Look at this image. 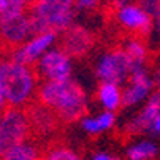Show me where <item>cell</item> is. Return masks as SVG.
Returning a JSON list of instances; mask_svg holds the SVG:
<instances>
[{
    "label": "cell",
    "instance_id": "cell-1",
    "mask_svg": "<svg viewBox=\"0 0 160 160\" xmlns=\"http://www.w3.org/2000/svg\"><path fill=\"white\" fill-rule=\"evenodd\" d=\"M35 100L52 109L63 125L73 124L87 114L86 94L81 86L72 79L41 82Z\"/></svg>",
    "mask_w": 160,
    "mask_h": 160
},
{
    "label": "cell",
    "instance_id": "cell-2",
    "mask_svg": "<svg viewBox=\"0 0 160 160\" xmlns=\"http://www.w3.org/2000/svg\"><path fill=\"white\" fill-rule=\"evenodd\" d=\"M40 86V78L33 65H22L7 57L0 62V89L10 108L24 109L30 105Z\"/></svg>",
    "mask_w": 160,
    "mask_h": 160
},
{
    "label": "cell",
    "instance_id": "cell-3",
    "mask_svg": "<svg viewBox=\"0 0 160 160\" xmlns=\"http://www.w3.org/2000/svg\"><path fill=\"white\" fill-rule=\"evenodd\" d=\"M29 140L32 135L26 111L8 106L0 114V158Z\"/></svg>",
    "mask_w": 160,
    "mask_h": 160
},
{
    "label": "cell",
    "instance_id": "cell-4",
    "mask_svg": "<svg viewBox=\"0 0 160 160\" xmlns=\"http://www.w3.org/2000/svg\"><path fill=\"white\" fill-rule=\"evenodd\" d=\"M27 114V121L30 125V135L35 143H44L48 146L52 143H57L59 133L63 128V124L60 122L59 116L49 109L48 106L41 105L40 102L33 100L30 105L24 108Z\"/></svg>",
    "mask_w": 160,
    "mask_h": 160
},
{
    "label": "cell",
    "instance_id": "cell-5",
    "mask_svg": "<svg viewBox=\"0 0 160 160\" xmlns=\"http://www.w3.org/2000/svg\"><path fill=\"white\" fill-rule=\"evenodd\" d=\"M130 75V62L121 44L111 46L97 65V76L102 82L122 84Z\"/></svg>",
    "mask_w": 160,
    "mask_h": 160
},
{
    "label": "cell",
    "instance_id": "cell-6",
    "mask_svg": "<svg viewBox=\"0 0 160 160\" xmlns=\"http://www.w3.org/2000/svg\"><path fill=\"white\" fill-rule=\"evenodd\" d=\"M33 68L40 78V84L44 81H68L72 75L70 57L59 49L46 51Z\"/></svg>",
    "mask_w": 160,
    "mask_h": 160
},
{
    "label": "cell",
    "instance_id": "cell-7",
    "mask_svg": "<svg viewBox=\"0 0 160 160\" xmlns=\"http://www.w3.org/2000/svg\"><path fill=\"white\" fill-rule=\"evenodd\" d=\"M95 35L82 26H70L67 27L59 38V51H62L67 57H84L95 44Z\"/></svg>",
    "mask_w": 160,
    "mask_h": 160
},
{
    "label": "cell",
    "instance_id": "cell-8",
    "mask_svg": "<svg viewBox=\"0 0 160 160\" xmlns=\"http://www.w3.org/2000/svg\"><path fill=\"white\" fill-rule=\"evenodd\" d=\"M0 37L3 41L5 56L10 51L19 48L21 44H24L32 37L27 11L0 19Z\"/></svg>",
    "mask_w": 160,
    "mask_h": 160
},
{
    "label": "cell",
    "instance_id": "cell-9",
    "mask_svg": "<svg viewBox=\"0 0 160 160\" xmlns=\"http://www.w3.org/2000/svg\"><path fill=\"white\" fill-rule=\"evenodd\" d=\"M56 37H57V33H54V32H48V33H43V35H38V37H32L24 44H21L19 48L10 51L5 57L13 60V62L32 67L44 56L46 49L54 43Z\"/></svg>",
    "mask_w": 160,
    "mask_h": 160
},
{
    "label": "cell",
    "instance_id": "cell-10",
    "mask_svg": "<svg viewBox=\"0 0 160 160\" xmlns=\"http://www.w3.org/2000/svg\"><path fill=\"white\" fill-rule=\"evenodd\" d=\"M158 114H160V92L157 90L155 94H152L148 105L143 108V111L122 128L124 138H132L135 135H140V133L146 132L154 124V121L157 119Z\"/></svg>",
    "mask_w": 160,
    "mask_h": 160
},
{
    "label": "cell",
    "instance_id": "cell-11",
    "mask_svg": "<svg viewBox=\"0 0 160 160\" xmlns=\"http://www.w3.org/2000/svg\"><path fill=\"white\" fill-rule=\"evenodd\" d=\"M127 79H128V86L125 87L122 94V106H132L138 103L148 95V92L152 87V82L144 68L132 72Z\"/></svg>",
    "mask_w": 160,
    "mask_h": 160
},
{
    "label": "cell",
    "instance_id": "cell-12",
    "mask_svg": "<svg viewBox=\"0 0 160 160\" xmlns=\"http://www.w3.org/2000/svg\"><path fill=\"white\" fill-rule=\"evenodd\" d=\"M122 48H124V51L128 57V62H130V73L135 70L144 68V63L149 59L146 43L138 41V40H127L125 46H122Z\"/></svg>",
    "mask_w": 160,
    "mask_h": 160
},
{
    "label": "cell",
    "instance_id": "cell-13",
    "mask_svg": "<svg viewBox=\"0 0 160 160\" xmlns=\"http://www.w3.org/2000/svg\"><path fill=\"white\" fill-rule=\"evenodd\" d=\"M41 158H43V148L33 140H29L27 143L11 149L0 160H41Z\"/></svg>",
    "mask_w": 160,
    "mask_h": 160
},
{
    "label": "cell",
    "instance_id": "cell-14",
    "mask_svg": "<svg viewBox=\"0 0 160 160\" xmlns=\"http://www.w3.org/2000/svg\"><path fill=\"white\" fill-rule=\"evenodd\" d=\"M98 100L103 103L108 111H116L122 106V95L119 92V87L116 84H109V82H100L97 89V95Z\"/></svg>",
    "mask_w": 160,
    "mask_h": 160
},
{
    "label": "cell",
    "instance_id": "cell-15",
    "mask_svg": "<svg viewBox=\"0 0 160 160\" xmlns=\"http://www.w3.org/2000/svg\"><path fill=\"white\" fill-rule=\"evenodd\" d=\"M41 160H82L73 149L67 148L63 144L52 143L43 149V158Z\"/></svg>",
    "mask_w": 160,
    "mask_h": 160
},
{
    "label": "cell",
    "instance_id": "cell-16",
    "mask_svg": "<svg viewBox=\"0 0 160 160\" xmlns=\"http://www.w3.org/2000/svg\"><path fill=\"white\" fill-rule=\"evenodd\" d=\"M30 0H0V19L26 13Z\"/></svg>",
    "mask_w": 160,
    "mask_h": 160
},
{
    "label": "cell",
    "instance_id": "cell-17",
    "mask_svg": "<svg viewBox=\"0 0 160 160\" xmlns=\"http://www.w3.org/2000/svg\"><path fill=\"white\" fill-rule=\"evenodd\" d=\"M157 152H158V149L154 143L143 141V143L128 149V158L130 160H149V158H154L157 155Z\"/></svg>",
    "mask_w": 160,
    "mask_h": 160
},
{
    "label": "cell",
    "instance_id": "cell-18",
    "mask_svg": "<svg viewBox=\"0 0 160 160\" xmlns=\"http://www.w3.org/2000/svg\"><path fill=\"white\" fill-rule=\"evenodd\" d=\"M135 5L140 7L149 16H157L160 11V0H135Z\"/></svg>",
    "mask_w": 160,
    "mask_h": 160
},
{
    "label": "cell",
    "instance_id": "cell-19",
    "mask_svg": "<svg viewBox=\"0 0 160 160\" xmlns=\"http://www.w3.org/2000/svg\"><path fill=\"white\" fill-rule=\"evenodd\" d=\"M75 5L79 10L95 11V10H100L102 8V0H76Z\"/></svg>",
    "mask_w": 160,
    "mask_h": 160
},
{
    "label": "cell",
    "instance_id": "cell-20",
    "mask_svg": "<svg viewBox=\"0 0 160 160\" xmlns=\"http://www.w3.org/2000/svg\"><path fill=\"white\" fill-rule=\"evenodd\" d=\"M151 65H154V84L160 92V51L155 56H151Z\"/></svg>",
    "mask_w": 160,
    "mask_h": 160
},
{
    "label": "cell",
    "instance_id": "cell-21",
    "mask_svg": "<svg viewBox=\"0 0 160 160\" xmlns=\"http://www.w3.org/2000/svg\"><path fill=\"white\" fill-rule=\"evenodd\" d=\"M97 121H98V125H100V132L102 130H106V128H109V127H112V124H114V121H116V116L111 112V111H106V112H103L100 118H97Z\"/></svg>",
    "mask_w": 160,
    "mask_h": 160
},
{
    "label": "cell",
    "instance_id": "cell-22",
    "mask_svg": "<svg viewBox=\"0 0 160 160\" xmlns=\"http://www.w3.org/2000/svg\"><path fill=\"white\" fill-rule=\"evenodd\" d=\"M82 127H84V130H87L89 133H98V132H100L98 121H97V119H92V118H86V119L82 121Z\"/></svg>",
    "mask_w": 160,
    "mask_h": 160
},
{
    "label": "cell",
    "instance_id": "cell-23",
    "mask_svg": "<svg viewBox=\"0 0 160 160\" xmlns=\"http://www.w3.org/2000/svg\"><path fill=\"white\" fill-rule=\"evenodd\" d=\"M7 108H8V105H7V100H5V97H3L2 89H0V114H2V112H3Z\"/></svg>",
    "mask_w": 160,
    "mask_h": 160
},
{
    "label": "cell",
    "instance_id": "cell-24",
    "mask_svg": "<svg viewBox=\"0 0 160 160\" xmlns=\"http://www.w3.org/2000/svg\"><path fill=\"white\" fill-rule=\"evenodd\" d=\"M94 160H121L118 157H111V155H106V154H97L94 157Z\"/></svg>",
    "mask_w": 160,
    "mask_h": 160
},
{
    "label": "cell",
    "instance_id": "cell-25",
    "mask_svg": "<svg viewBox=\"0 0 160 160\" xmlns=\"http://www.w3.org/2000/svg\"><path fill=\"white\" fill-rule=\"evenodd\" d=\"M152 128H154V132H155V133H160V114L157 116V119L154 121V124H152Z\"/></svg>",
    "mask_w": 160,
    "mask_h": 160
},
{
    "label": "cell",
    "instance_id": "cell-26",
    "mask_svg": "<svg viewBox=\"0 0 160 160\" xmlns=\"http://www.w3.org/2000/svg\"><path fill=\"white\" fill-rule=\"evenodd\" d=\"M0 56L5 57V48H3V41H2V37H0Z\"/></svg>",
    "mask_w": 160,
    "mask_h": 160
},
{
    "label": "cell",
    "instance_id": "cell-27",
    "mask_svg": "<svg viewBox=\"0 0 160 160\" xmlns=\"http://www.w3.org/2000/svg\"><path fill=\"white\" fill-rule=\"evenodd\" d=\"M155 18H157V26H158V30H160V11H158V14Z\"/></svg>",
    "mask_w": 160,
    "mask_h": 160
},
{
    "label": "cell",
    "instance_id": "cell-28",
    "mask_svg": "<svg viewBox=\"0 0 160 160\" xmlns=\"http://www.w3.org/2000/svg\"><path fill=\"white\" fill-rule=\"evenodd\" d=\"M3 60V56H0V62H2Z\"/></svg>",
    "mask_w": 160,
    "mask_h": 160
}]
</instances>
